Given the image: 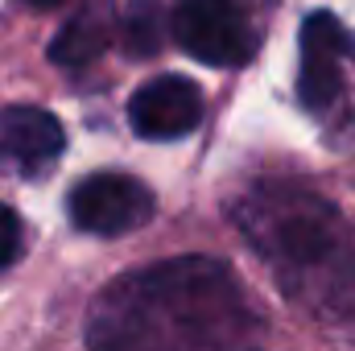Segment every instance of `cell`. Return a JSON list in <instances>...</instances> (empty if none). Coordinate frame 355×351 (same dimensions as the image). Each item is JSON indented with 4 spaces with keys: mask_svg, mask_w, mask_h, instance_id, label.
Here are the masks:
<instances>
[{
    "mask_svg": "<svg viewBox=\"0 0 355 351\" xmlns=\"http://www.w3.org/2000/svg\"><path fill=\"white\" fill-rule=\"evenodd\" d=\"M91 351H261L265 327L211 257H174L116 277L87 314Z\"/></svg>",
    "mask_w": 355,
    "mask_h": 351,
    "instance_id": "1",
    "label": "cell"
},
{
    "mask_svg": "<svg viewBox=\"0 0 355 351\" xmlns=\"http://www.w3.org/2000/svg\"><path fill=\"white\" fill-rule=\"evenodd\" d=\"M227 211L289 302L318 318H355V228L335 203L297 182L261 178Z\"/></svg>",
    "mask_w": 355,
    "mask_h": 351,
    "instance_id": "2",
    "label": "cell"
},
{
    "mask_svg": "<svg viewBox=\"0 0 355 351\" xmlns=\"http://www.w3.org/2000/svg\"><path fill=\"white\" fill-rule=\"evenodd\" d=\"M174 42L207 67H244L257 50V29L240 0H174Z\"/></svg>",
    "mask_w": 355,
    "mask_h": 351,
    "instance_id": "3",
    "label": "cell"
},
{
    "mask_svg": "<svg viewBox=\"0 0 355 351\" xmlns=\"http://www.w3.org/2000/svg\"><path fill=\"white\" fill-rule=\"evenodd\" d=\"M71 219L79 232L91 236H124L141 223H149L153 215V190L132 174H116V170H103V174L83 178L75 190H71Z\"/></svg>",
    "mask_w": 355,
    "mask_h": 351,
    "instance_id": "4",
    "label": "cell"
},
{
    "mask_svg": "<svg viewBox=\"0 0 355 351\" xmlns=\"http://www.w3.org/2000/svg\"><path fill=\"white\" fill-rule=\"evenodd\" d=\"M352 33L335 12H310L302 25V67H297V95L310 112L327 108L339 83H343V62L352 54Z\"/></svg>",
    "mask_w": 355,
    "mask_h": 351,
    "instance_id": "5",
    "label": "cell"
},
{
    "mask_svg": "<svg viewBox=\"0 0 355 351\" xmlns=\"http://www.w3.org/2000/svg\"><path fill=\"white\" fill-rule=\"evenodd\" d=\"M202 108V91L186 75H162L137 87V95L128 99V120L145 141H178L198 128Z\"/></svg>",
    "mask_w": 355,
    "mask_h": 351,
    "instance_id": "6",
    "label": "cell"
},
{
    "mask_svg": "<svg viewBox=\"0 0 355 351\" xmlns=\"http://www.w3.org/2000/svg\"><path fill=\"white\" fill-rule=\"evenodd\" d=\"M62 149H67V132H62L54 112L29 108V103L0 112V157L8 166H17L21 174L50 170Z\"/></svg>",
    "mask_w": 355,
    "mask_h": 351,
    "instance_id": "7",
    "label": "cell"
},
{
    "mask_svg": "<svg viewBox=\"0 0 355 351\" xmlns=\"http://www.w3.org/2000/svg\"><path fill=\"white\" fill-rule=\"evenodd\" d=\"M107 37H112V21H107V12L103 8H83L79 17H71L58 33H54V42H50V58L58 62V67H87L95 62L99 54H103V46H107Z\"/></svg>",
    "mask_w": 355,
    "mask_h": 351,
    "instance_id": "8",
    "label": "cell"
},
{
    "mask_svg": "<svg viewBox=\"0 0 355 351\" xmlns=\"http://www.w3.org/2000/svg\"><path fill=\"white\" fill-rule=\"evenodd\" d=\"M157 21H162L157 17V4L153 0H137L128 8V17H124V42H128V50H137L141 58L153 54L157 50V37H162V25Z\"/></svg>",
    "mask_w": 355,
    "mask_h": 351,
    "instance_id": "9",
    "label": "cell"
},
{
    "mask_svg": "<svg viewBox=\"0 0 355 351\" xmlns=\"http://www.w3.org/2000/svg\"><path fill=\"white\" fill-rule=\"evenodd\" d=\"M17 252H21V219L12 207L0 203V268L17 261Z\"/></svg>",
    "mask_w": 355,
    "mask_h": 351,
    "instance_id": "10",
    "label": "cell"
},
{
    "mask_svg": "<svg viewBox=\"0 0 355 351\" xmlns=\"http://www.w3.org/2000/svg\"><path fill=\"white\" fill-rule=\"evenodd\" d=\"M25 4H33V8H50V4H62V0H25Z\"/></svg>",
    "mask_w": 355,
    "mask_h": 351,
    "instance_id": "11",
    "label": "cell"
}]
</instances>
